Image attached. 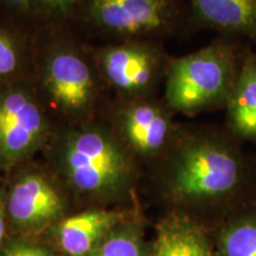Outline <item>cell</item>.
<instances>
[{
  "instance_id": "cell-19",
  "label": "cell",
  "mask_w": 256,
  "mask_h": 256,
  "mask_svg": "<svg viewBox=\"0 0 256 256\" xmlns=\"http://www.w3.org/2000/svg\"><path fill=\"white\" fill-rule=\"evenodd\" d=\"M0 2L8 11L10 18L31 25L30 0H0Z\"/></svg>"
},
{
  "instance_id": "cell-15",
  "label": "cell",
  "mask_w": 256,
  "mask_h": 256,
  "mask_svg": "<svg viewBox=\"0 0 256 256\" xmlns=\"http://www.w3.org/2000/svg\"><path fill=\"white\" fill-rule=\"evenodd\" d=\"M214 244L217 256H256V210L230 216L220 228Z\"/></svg>"
},
{
  "instance_id": "cell-11",
  "label": "cell",
  "mask_w": 256,
  "mask_h": 256,
  "mask_svg": "<svg viewBox=\"0 0 256 256\" xmlns=\"http://www.w3.org/2000/svg\"><path fill=\"white\" fill-rule=\"evenodd\" d=\"M122 222L120 214L88 210L62 218L52 226L54 238L68 256H87Z\"/></svg>"
},
{
  "instance_id": "cell-16",
  "label": "cell",
  "mask_w": 256,
  "mask_h": 256,
  "mask_svg": "<svg viewBox=\"0 0 256 256\" xmlns=\"http://www.w3.org/2000/svg\"><path fill=\"white\" fill-rule=\"evenodd\" d=\"M151 244L146 242L139 222H121L87 256H150Z\"/></svg>"
},
{
  "instance_id": "cell-18",
  "label": "cell",
  "mask_w": 256,
  "mask_h": 256,
  "mask_svg": "<svg viewBox=\"0 0 256 256\" xmlns=\"http://www.w3.org/2000/svg\"><path fill=\"white\" fill-rule=\"evenodd\" d=\"M0 256H57L46 246L23 238H6L0 244Z\"/></svg>"
},
{
  "instance_id": "cell-4",
  "label": "cell",
  "mask_w": 256,
  "mask_h": 256,
  "mask_svg": "<svg viewBox=\"0 0 256 256\" xmlns=\"http://www.w3.org/2000/svg\"><path fill=\"white\" fill-rule=\"evenodd\" d=\"M243 54L220 38L182 57H171L162 100L172 112L198 114L224 107L238 78Z\"/></svg>"
},
{
  "instance_id": "cell-12",
  "label": "cell",
  "mask_w": 256,
  "mask_h": 256,
  "mask_svg": "<svg viewBox=\"0 0 256 256\" xmlns=\"http://www.w3.org/2000/svg\"><path fill=\"white\" fill-rule=\"evenodd\" d=\"M224 108L226 126L234 139L256 144V52L243 54Z\"/></svg>"
},
{
  "instance_id": "cell-5",
  "label": "cell",
  "mask_w": 256,
  "mask_h": 256,
  "mask_svg": "<svg viewBox=\"0 0 256 256\" xmlns=\"http://www.w3.org/2000/svg\"><path fill=\"white\" fill-rule=\"evenodd\" d=\"M183 12L177 0H78L70 18L78 34L104 42L162 40L174 34Z\"/></svg>"
},
{
  "instance_id": "cell-1",
  "label": "cell",
  "mask_w": 256,
  "mask_h": 256,
  "mask_svg": "<svg viewBox=\"0 0 256 256\" xmlns=\"http://www.w3.org/2000/svg\"><path fill=\"white\" fill-rule=\"evenodd\" d=\"M31 78L50 113L66 120L63 124L94 120L110 90L92 44L68 24L34 28Z\"/></svg>"
},
{
  "instance_id": "cell-10",
  "label": "cell",
  "mask_w": 256,
  "mask_h": 256,
  "mask_svg": "<svg viewBox=\"0 0 256 256\" xmlns=\"http://www.w3.org/2000/svg\"><path fill=\"white\" fill-rule=\"evenodd\" d=\"M192 20L223 38L256 42V0H185Z\"/></svg>"
},
{
  "instance_id": "cell-8",
  "label": "cell",
  "mask_w": 256,
  "mask_h": 256,
  "mask_svg": "<svg viewBox=\"0 0 256 256\" xmlns=\"http://www.w3.org/2000/svg\"><path fill=\"white\" fill-rule=\"evenodd\" d=\"M120 104L110 126L128 151L145 159L164 156L179 133L164 100L148 96Z\"/></svg>"
},
{
  "instance_id": "cell-9",
  "label": "cell",
  "mask_w": 256,
  "mask_h": 256,
  "mask_svg": "<svg viewBox=\"0 0 256 256\" xmlns=\"http://www.w3.org/2000/svg\"><path fill=\"white\" fill-rule=\"evenodd\" d=\"M66 204L60 191L40 172L26 170L8 188V229L34 234L54 226L63 218Z\"/></svg>"
},
{
  "instance_id": "cell-6",
  "label": "cell",
  "mask_w": 256,
  "mask_h": 256,
  "mask_svg": "<svg viewBox=\"0 0 256 256\" xmlns=\"http://www.w3.org/2000/svg\"><path fill=\"white\" fill-rule=\"evenodd\" d=\"M52 114L31 76L0 84V174L14 171L49 145Z\"/></svg>"
},
{
  "instance_id": "cell-17",
  "label": "cell",
  "mask_w": 256,
  "mask_h": 256,
  "mask_svg": "<svg viewBox=\"0 0 256 256\" xmlns=\"http://www.w3.org/2000/svg\"><path fill=\"white\" fill-rule=\"evenodd\" d=\"M78 0H30V23L34 28L66 25Z\"/></svg>"
},
{
  "instance_id": "cell-13",
  "label": "cell",
  "mask_w": 256,
  "mask_h": 256,
  "mask_svg": "<svg viewBox=\"0 0 256 256\" xmlns=\"http://www.w3.org/2000/svg\"><path fill=\"white\" fill-rule=\"evenodd\" d=\"M150 256H217V252L197 222L185 214L174 212L156 226Z\"/></svg>"
},
{
  "instance_id": "cell-2",
  "label": "cell",
  "mask_w": 256,
  "mask_h": 256,
  "mask_svg": "<svg viewBox=\"0 0 256 256\" xmlns=\"http://www.w3.org/2000/svg\"><path fill=\"white\" fill-rule=\"evenodd\" d=\"M164 156L165 192L182 206L226 204L236 200L247 184L244 156L222 134L179 130Z\"/></svg>"
},
{
  "instance_id": "cell-14",
  "label": "cell",
  "mask_w": 256,
  "mask_h": 256,
  "mask_svg": "<svg viewBox=\"0 0 256 256\" xmlns=\"http://www.w3.org/2000/svg\"><path fill=\"white\" fill-rule=\"evenodd\" d=\"M34 28L12 18L0 22V84L31 76Z\"/></svg>"
},
{
  "instance_id": "cell-3",
  "label": "cell",
  "mask_w": 256,
  "mask_h": 256,
  "mask_svg": "<svg viewBox=\"0 0 256 256\" xmlns=\"http://www.w3.org/2000/svg\"><path fill=\"white\" fill-rule=\"evenodd\" d=\"M46 147L60 174L78 194L110 200L132 186L134 156L106 121L60 124Z\"/></svg>"
},
{
  "instance_id": "cell-7",
  "label": "cell",
  "mask_w": 256,
  "mask_h": 256,
  "mask_svg": "<svg viewBox=\"0 0 256 256\" xmlns=\"http://www.w3.org/2000/svg\"><path fill=\"white\" fill-rule=\"evenodd\" d=\"M92 50L102 78L119 100L153 96L164 84L171 56L160 40L107 42L92 44Z\"/></svg>"
},
{
  "instance_id": "cell-20",
  "label": "cell",
  "mask_w": 256,
  "mask_h": 256,
  "mask_svg": "<svg viewBox=\"0 0 256 256\" xmlns=\"http://www.w3.org/2000/svg\"><path fill=\"white\" fill-rule=\"evenodd\" d=\"M8 188L0 182V244L8 238Z\"/></svg>"
}]
</instances>
